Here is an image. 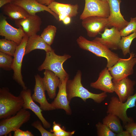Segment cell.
<instances>
[{
  "mask_svg": "<svg viewBox=\"0 0 136 136\" xmlns=\"http://www.w3.org/2000/svg\"><path fill=\"white\" fill-rule=\"evenodd\" d=\"M82 74L78 70L73 79L67 80L66 83V91L69 100L75 97L81 98L86 102L88 99H93L96 103H100L107 97L106 93L103 92L95 94L89 91L83 86L81 83Z\"/></svg>",
  "mask_w": 136,
  "mask_h": 136,
  "instance_id": "1",
  "label": "cell"
},
{
  "mask_svg": "<svg viewBox=\"0 0 136 136\" xmlns=\"http://www.w3.org/2000/svg\"><path fill=\"white\" fill-rule=\"evenodd\" d=\"M76 42L80 48L91 52L98 57L106 58L107 60L106 67L108 68L114 65L120 58L117 54L94 40H89L81 36L77 39Z\"/></svg>",
  "mask_w": 136,
  "mask_h": 136,
  "instance_id": "2",
  "label": "cell"
},
{
  "mask_svg": "<svg viewBox=\"0 0 136 136\" xmlns=\"http://www.w3.org/2000/svg\"><path fill=\"white\" fill-rule=\"evenodd\" d=\"M22 98L13 94L7 87L0 89V119L6 118L15 115L23 108Z\"/></svg>",
  "mask_w": 136,
  "mask_h": 136,
  "instance_id": "3",
  "label": "cell"
},
{
  "mask_svg": "<svg viewBox=\"0 0 136 136\" xmlns=\"http://www.w3.org/2000/svg\"><path fill=\"white\" fill-rule=\"evenodd\" d=\"M71 57L70 55L65 54L63 55L56 54L53 49L50 51L46 52L45 59L38 68L39 71L48 70L53 72L59 77L60 80L69 77V75L64 70L63 64Z\"/></svg>",
  "mask_w": 136,
  "mask_h": 136,
  "instance_id": "4",
  "label": "cell"
},
{
  "mask_svg": "<svg viewBox=\"0 0 136 136\" xmlns=\"http://www.w3.org/2000/svg\"><path fill=\"white\" fill-rule=\"evenodd\" d=\"M136 93L130 96L125 102L119 100L118 97L112 96L108 105L107 112L118 117L125 125L128 123L133 122L132 118L128 117L127 114L128 109L135 106Z\"/></svg>",
  "mask_w": 136,
  "mask_h": 136,
  "instance_id": "5",
  "label": "cell"
},
{
  "mask_svg": "<svg viewBox=\"0 0 136 136\" xmlns=\"http://www.w3.org/2000/svg\"><path fill=\"white\" fill-rule=\"evenodd\" d=\"M31 114L26 109H21L15 115L1 119L0 121V136H6L14 131L30 119Z\"/></svg>",
  "mask_w": 136,
  "mask_h": 136,
  "instance_id": "6",
  "label": "cell"
},
{
  "mask_svg": "<svg viewBox=\"0 0 136 136\" xmlns=\"http://www.w3.org/2000/svg\"><path fill=\"white\" fill-rule=\"evenodd\" d=\"M127 58H120L117 62L111 67L108 68L113 78V80L118 81L128 77L133 73V68L136 64L135 54L130 53Z\"/></svg>",
  "mask_w": 136,
  "mask_h": 136,
  "instance_id": "7",
  "label": "cell"
},
{
  "mask_svg": "<svg viewBox=\"0 0 136 136\" xmlns=\"http://www.w3.org/2000/svg\"><path fill=\"white\" fill-rule=\"evenodd\" d=\"M85 0L84 7L80 17V20L91 16L108 17L110 10L108 2L101 0Z\"/></svg>",
  "mask_w": 136,
  "mask_h": 136,
  "instance_id": "8",
  "label": "cell"
},
{
  "mask_svg": "<svg viewBox=\"0 0 136 136\" xmlns=\"http://www.w3.org/2000/svg\"><path fill=\"white\" fill-rule=\"evenodd\" d=\"M28 38L29 37L25 35L21 43L17 46L14 56L13 65L14 72L13 79L24 90L27 88L23 80L21 74V67Z\"/></svg>",
  "mask_w": 136,
  "mask_h": 136,
  "instance_id": "9",
  "label": "cell"
},
{
  "mask_svg": "<svg viewBox=\"0 0 136 136\" xmlns=\"http://www.w3.org/2000/svg\"><path fill=\"white\" fill-rule=\"evenodd\" d=\"M82 20V25L86 30L87 35L90 37H95L108 27V18L91 16Z\"/></svg>",
  "mask_w": 136,
  "mask_h": 136,
  "instance_id": "10",
  "label": "cell"
},
{
  "mask_svg": "<svg viewBox=\"0 0 136 136\" xmlns=\"http://www.w3.org/2000/svg\"><path fill=\"white\" fill-rule=\"evenodd\" d=\"M121 0H108L110 13L108 18V27H113L120 30L127 25L120 10Z\"/></svg>",
  "mask_w": 136,
  "mask_h": 136,
  "instance_id": "11",
  "label": "cell"
},
{
  "mask_svg": "<svg viewBox=\"0 0 136 136\" xmlns=\"http://www.w3.org/2000/svg\"><path fill=\"white\" fill-rule=\"evenodd\" d=\"M100 37H96L94 40L104 45L110 49L116 50L119 49L121 39L120 30L112 27L110 28L106 27L104 32L100 34Z\"/></svg>",
  "mask_w": 136,
  "mask_h": 136,
  "instance_id": "12",
  "label": "cell"
},
{
  "mask_svg": "<svg viewBox=\"0 0 136 136\" xmlns=\"http://www.w3.org/2000/svg\"><path fill=\"white\" fill-rule=\"evenodd\" d=\"M35 84L33 89L34 93L31 96L33 100L39 104L40 107L43 111L55 110L51 103H49L47 99L43 78L38 74L35 76Z\"/></svg>",
  "mask_w": 136,
  "mask_h": 136,
  "instance_id": "13",
  "label": "cell"
},
{
  "mask_svg": "<svg viewBox=\"0 0 136 136\" xmlns=\"http://www.w3.org/2000/svg\"><path fill=\"white\" fill-rule=\"evenodd\" d=\"M5 17L2 18L0 21V35L7 40L13 41L18 45L21 42L25 34L20 27L16 28L10 24Z\"/></svg>",
  "mask_w": 136,
  "mask_h": 136,
  "instance_id": "14",
  "label": "cell"
},
{
  "mask_svg": "<svg viewBox=\"0 0 136 136\" xmlns=\"http://www.w3.org/2000/svg\"><path fill=\"white\" fill-rule=\"evenodd\" d=\"M42 23L41 18L36 15H30L26 18L15 21L16 25L21 28L29 37L37 34L40 31Z\"/></svg>",
  "mask_w": 136,
  "mask_h": 136,
  "instance_id": "15",
  "label": "cell"
},
{
  "mask_svg": "<svg viewBox=\"0 0 136 136\" xmlns=\"http://www.w3.org/2000/svg\"><path fill=\"white\" fill-rule=\"evenodd\" d=\"M23 98L24 103L23 108L29 109L32 111L41 121L44 127L48 128L50 127L51 124L48 122L43 116L42 113L43 110L33 100L31 95L30 90L27 89H23L19 95Z\"/></svg>",
  "mask_w": 136,
  "mask_h": 136,
  "instance_id": "16",
  "label": "cell"
},
{
  "mask_svg": "<svg viewBox=\"0 0 136 136\" xmlns=\"http://www.w3.org/2000/svg\"><path fill=\"white\" fill-rule=\"evenodd\" d=\"M69 77L61 81L58 86V93L53 101L51 103L52 106L56 109H62L66 113L70 115L72 111L70 106V101L68 99L66 91V83Z\"/></svg>",
  "mask_w": 136,
  "mask_h": 136,
  "instance_id": "17",
  "label": "cell"
},
{
  "mask_svg": "<svg viewBox=\"0 0 136 136\" xmlns=\"http://www.w3.org/2000/svg\"><path fill=\"white\" fill-rule=\"evenodd\" d=\"M114 92L118 96L120 101L125 102L133 94L135 82L128 77L118 81H113Z\"/></svg>",
  "mask_w": 136,
  "mask_h": 136,
  "instance_id": "18",
  "label": "cell"
},
{
  "mask_svg": "<svg viewBox=\"0 0 136 136\" xmlns=\"http://www.w3.org/2000/svg\"><path fill=\"white\" fill-rule=\"evenodd\" d=\"M113 78L108 68H105L100 73L97 80L91 83L90 86L106 93H112L114 92Z\"/></svg>",
  "mask_w": 136,
  "mask_h": 136,
  "instance_id": "19",
  "label": "cell"
},
{
  "mask_svg": "<svg viewBox=\"0 0 136 136\" xmlns=\"http://www.w3.org/2000/svg\"><path fill=\"white\" fill-rule=\"evenodd\" d=\"M12 2L22 7L30 15H35L37 13L45 11L52 15L56 19L58 20V16L47 6L40 3L36 0H15Z\"/></svg>",
  "mask_w": 136,
  "mask_h": 136,
  "instance_id": "20",
  "label": "cell"
},
{
  "mask_svg": "<svg viewBox=\"0 0 136 136\" xmlns=\"http://www.w3.org/2000/svg\"><path fill=\"white\" fill-rule=\"evenodd\" d=\"M43 78V84L45 90L51 99H54L56 95V89L60 83L61 81L58 77L53 72L45 70Z\"/></svg>",
  "mask_w": 136,
  "mask_h": 136,
  "instance_id": "21",
  "label": "cell"
},
{
  "mask_svg": "<svg viewBox=\"0 0 136 136\" xmlns=\"http://www.w3.org/2000/svg\"><path fill=\"white\" fill-rule=\"evenodd\" d=\"M2 7L3 13L11 19L15 21L26 18L30 15L24 8L12 2Z\"/></svg>",
  "mask_w": 136,
  "mask_h": 136,
  "instance_id": "22",
  "label": "cell"
},
{
  "mask_svg": "<svg viewBox=\"0 0 136 136\" xmlns=\"http://www.w3.org/2000/svg\"><path fill=\"white\" fill-rule=\"evenodd\" d=\"M37 49L44 50L46 52L50 51L53 49L40 36L36 34L29 37L26 47L25 55Z\"/></svg>",
  "mask_w": 136,
  "mask_h": 136,
  "instance_id": "23",
  "label": "cell"
},
{
  "mask_svg": "<svg viewBox=\"0 0 136 136\" xmlns=\"http://www.w3.org/2000/svg\"><path fill=\"white\" fill-rule=\"evenodd\" d=\"M120 119L115 115L108 114L103 119V123L117 134L123 130Z\"/></svg>",
  "mask_w": 136,
  "mask_h": 136,
  "instance_id": "24",
  "label": "cell"
},
{
  "mask_svg": "<svg viewBox=\"0 0 136 136\" xmlns=\"http://www.w3.org/2000/svg\"><path fill=\"white\" fill-rule=\"evenodd\" d=\"M18 45L14 41L6 39L0 40V52L13 56Z\"/></svg>",
  "mask_w": 136,
  "mask_h": 136,
  "instance_id": "25",
  "label": "cell"
},
{
  "mask_svg": "<svg viewBox=\"0 0 136 136\" xmlns=\"http://www.w3.org/2000/svg\"><path fill=\"white\" fill-rule=\"evenodd\" d=\"M136 38V32L128 36L122 37L119 45V49H121L124 56L130 53V47L132 42Z\"/></svg>",
  "mask_w": 136,
  "mask_h": 136,
  "instance_id": "26",
  "label": "cell"
},
{
  "mask_svg": "<svg viewBox=\"0 0 136 136\" xmlns=\"http://www.w3.org/2000/svg\"><path fill=\"white\" fill-rule=\"evenodd\" d=\"M56 30L57 28L54 26L49 25L44 29L40 36L47 44L50 46L53 42Z\"/></svg>",
  "mask_w": 136,
  "mask_h": 136,
  "instance_id": "27",
  "label": "cell"
},
{
  "mask_svg": "<svg viewBox=\"0 0 136 136\" xmlns=\"http://www.w3.org/2000/svg\"><path fill=\"white\" fill-rule=\"evenodd\" d=\"M11 56L0 52V67L5 70H13V61Z\"/></svg>",
  "mask_w": 136,
  "mask_h": 136,
  "instance_id": "28",
  "label": "cell"
},
{
  "mask_svg": "<svg viewBox=\"0 0 136 136\" xmlns=\"http://www.w3.org/2000/svg\"><path fill=\"white\" fill-rule=\"evenodd\" d=\"M120 31L121 37L136 32V17H131L127 25Z\"/></svg>",
  "mask_w": 136,
  "mask_h": 136,
  "instance_id": "29",
  "label": "cell"
},
{
  "mask_svg": "<svg viewBox=\"0 0 136 136\" xmlns=\"http://www.w3.org/2000/svg\"><path fill=\"white\" fill-rule=\"evenodd\" d=\"M69 4L60 3L54 1L51 3L47 6L51 10L58 16L66 10Z\"/></svg>",
  "mask_w": 136,
  "mask_h": 136,
  "instance_id": "30",
  "label": "cell"
},
{
  "mask_svg": "<svg viewBox=\"0 0 136 136\" xmlns=\"http://www.w3.org/2000/svg\"><path fill=\"white\" fill-rule=\"evenodd\" d=\"M97 134L98 136H116V134L112 131L107 125L99 122L96 125Z\"/></svg>",
  "mask_w": 136,
  "mask_h": 136,
  "instance_id": "31",
  "label": "cell"
},
{
  "mask_svg": "<svg viewBox=\"0 0 136 136\" xmlns=\"http://www.w3.org/2000/svg\"><path fill=\"white\" fill-rule=\"evenodd\" d=\"M42 123L40 120L34 121L31 124V125L38 129L40 132L42 136H55L54 134L46 130L43 127Z\"/></svg>",
  "mask_w": 136,
  "mask_h": 136,
  "instance_id": "32",
  "label": "cell"
},
{
  "mask_svg": "<svg viewBox=\"0 0 136 136\" xmlns=\"http://www.w3.org/2000/svg\"><path fill=\"white\" fill-rule=\"evenodd\" d=\"M78 9L79 6L78 4L74 5L69 4L66 10L61 14H64L67 16H69L71 17L75 16L78 13Z\"/></svg>",
  "mask_w": 136,
  "mask_h": 136,
  "instance_id": "33",
  "label": "cell"
},
{
  "mask_svg": "<svg viewBox=\"0 0 136 136\" xmlns=\"http://www.w3.org/2000/svg\"><path fill=\"white\" fill-rule=\"evenodd\" d=\"M124 128L131 136H136V123L134 121L128 123L125 125Z\"/></svg>",
  "mask_w": 136,
  "mask_h": 136,
  "instance_id": "34",
  "label": "cell"
},
{
  "mask_svg": "<svg viewBox=\"0 0 136 136\" xmlns=\"http://www.w3.org/2000/svg\"><path fill=\"white\" fill-rule=\"evenodd\" d=\"M14 136H33L31 132L28 130L23 131L19 129L14 131Z\"/></svg>",
  "mask_w": 136,
  "mask_h": 136,
  "instance_id": "35",
  "label": "cell"
},
{
  "mask_svg": "<svg viewBox=\"0 0 136 136\" xmlns=\"http://www.w3.org/2000/svg\"><path fill=\"white\" fill-rule=\"evenodd\" d=\"M75 131H67L65 130V127L63 126V130L60 132L53 133L55 136H72L75 133Z\"/></svg>",
  "mask_w": 136,
  "mask_h": 136,
  "instance_id": "36",
  "label": "cell"
},
{
  "mask_svg": "<svg viewBox=\"0 0 136 136\" xmlns=\"http://www.w3.org/2000/svg\"><path fill=\"white\" fill-rule=\"evenodd\" d=\"M63 126L61 127V125L56 123L54 121L53 123L52 129L50 130V131L53 133L58 132L61 131L63 128Z\"/></svg>",
  "mask_w": 136,
  "mask_h": 136,
  "instance_id": "37",
  "label": "cell"
},
{
  "mask_svg": "<svg viewBox=\"0 0 136 136\" xmlns=\"http://www.w3.org/2000/svg\"><path fill=\"white\" fill-rule=\"evenodd\" d=\"M40 3L45 6H47L53 2L55 1L54 0H36Z\"/></svg>",
  "mask_w": 136,
  "mask_h": 136,
  "instance_id": "38",
  "label": "cell"
},
{
  "mask_svg": "<svg viewBox=\"0 0 136 136\" xmlns=\"http://www.w3.org/2000/svg\"><path fill=\"white\" fill-rule=\"evenodd\" d=\"M13 1V0H0V8H2L5 5L12 2Z\"/></svg>",
  "mask_w": 136,
  "mask_h": 136,
  "instance_id": "39",
  "label": "cell"
},
{
  "mask_svg": "<svg viewBox=\"0 0 136 136\" xmlns=\"http://www.w3.org/2000/svg\"><path fill=\"white\" fill-rule=\"evenodd\" d=\"M117 136H131L130 133L127 131L123 130L119 133L116 134Z\"/></svg>",
  "mask_w": 136,
  "mask_h": 136,
  "instance_id": "40",
  "label": "cell"
},
{
  "mask_svg": "<svg viewBox=\"0 0 136 136\" xmlns=\"http://www.w3.org/2000/svg\"><path fill=\"white\" fill-rule=\"evenodd\" d=\"M71 20V17L69 16H66L62 21L64 24L66 25L70 23Z\"/></svg>",
  "mask_w": 136,
  "mask_h": 136,
  "instance_id": "41",
  "label": "cell"
},
{
  "mask_svg": "<svg viewBox=\"0 0 136 136\" xmlns=\"http://www.w3.org/2000/svg\"><path fill=\"white\" fill-rule=\"evenodd\" d=\"M58 16L59 20V21H62L67 16L64 14H59Z\"/></svg>",
  "mask_w": 136,
  "mask_h": 136,
  "instance_id": "42",
  "label": "cell"
},
{
  "mask_svg": "<svg viewBox=\"0 0 136 136\" xmlns=\"http://www.w3.org/2000/svg\"><path fill=\"white\" fill-rule=\"evenodd\" d=\"M101 1H105V2H108V0H101Z\"/></svg>",
  "mask_w": 136,
  "mask_h": 136,
  "instance_id": "43",
  "label": "cell"
},
{
  "mask_svg": "<svg viewBox=\"0 0 136 136\" xmlns=\"http://www.w3.org/2000/svg\"><path fill=\"white\" fill-rule=\"evenodd\" d=\"M13 0V1H15V0Z\"/></svg>",
  "mask_w": 136,
  "mask_h": 136,
  "instance_id": "44",
  "label": "cell"
}]
</instances>
